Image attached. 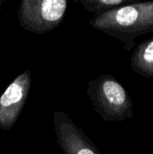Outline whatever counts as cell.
<instances>
[{"label": "cell", "mask_w": 153, "mask_h": 154, "mask_svg": "<svg viewBox=\"0 0 153 154\" xmlns=\"http://www.w3.org/2000/svg\"><path fill=\"white\" fill-rule=\"evenodd\" d=\"M88 23L118 40L126 51H131L137 38L153 32V1H135L96 15Z\"/></svg>", "instance_id": "6da1fadb"}, {"label": "cell", "mask_w": 153, "mask_h": 154, "mask_svg": "<svg viewBox=\"0 0 153 154\" xmlns=\"http://www.w3.org/2000/svg\"><path fill=\"white\" fill-rule=\"evenodd\" d=\"M86 92L95 111L106 123L133 117V103L129 93L112 75L101 74L91 79Z\"/></svg>", "instance_id": "7a4b0ae2"}, {"label": "cell", "mask_w": 153, "mask_h": 154, "mask_svg": "<svg viewBox=\"0 0 153 154\" xmlns=\"http://www.w3.org/2000/svg\"><path fill=\"white\" fill-rule=\"evenodd\" d=\"M67 9V0H23L17 11V18L23 29L43 34L60 24Z\"/></svg>", "instance_id": "3957f363"}, {"label": "cell", "mask_w": 153, "mask_h": 154, "mask_svg": "<svg viewBox=\"0 0 153 154\" xmlns=\"http://www.w3.org/2000/svg\"><path fill=\"white\" fill-rule=\"evenodd\" d=\"M57 144L62 154H102L69 116L55 111L52 116Z\"/></svg>", "instance_id": "277c9868"}, {"label": "cell", "mask_w": 153, "mask_h": 154, "mask_svg": "<svg viewBox=\"0 0 153 154\" xmlns=\"http://www.w3.org/2000/svg\"><path fill=\"white\" fill-rule=\"evenodd\" d=\"M32 85V73L26 69L19 74L0 97V129L8 131L17 122Z\"/></svg>", "instance_id": "5b68a950"}, {"label": "cell", "mask_w": 153, "mask_h": 154, "mask_svg": "<svg viewBox=\"0 0 153 154\" xmlns=\"http://www.w3.org/2000/svg\"><path fill=\"white\" fill-rule=\"evenodd\" d=\"M131 68L136 74L153 78V37L141 42L131 56Z\"/></svg>", "instance_id": "8992f818"}, {"label": "cell", "mask_w": 153, "mask_h": 154, "mask_svg": "<svg viewBox=\"0 0 153 154\" xmlns=\"http://www.w3.org/2000/svg\"><path fill=\"white\" fill-rule=\"evenodd\" d=\"M80 4L89 13L96 15L102 14L117 7L132 4L133 0H79ZM95 15V16H96Z\"/></svg>", "instance_id": "52a82bcc"}, {"label": "cell", "mask_w": 153, "mask_h": 154, "mask_svg": "<svg viewBox=\"0 0 153 154\" xmlns=\"http://www.w3.org/2000/svg\"><path fill=\"white\" fill-rule=\"evenodd\" d=\"M4 3H5V1H4V0H0V12H1V10H2V7H3Z\"/></svg>", "instance_id": "ba28073f"}]
</instances>
